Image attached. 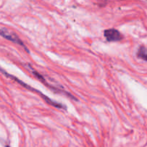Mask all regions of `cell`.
<instances>
[{
  "mask_svg": "<svg viewBox=\"0 0 147 147\" xmlns=\"http://www.w3.org/2000/svg\"><path fill=\"white\" fill-rule=\"evenodd\" d=\"M104 36L109 42L120 41L123 38V36L120 32L113 28L105 30Z\"/></svg>",
  "mask_w": 147,
  "mask_h": 147,
  "instance_id": "6da1fadb",
  "label": "cell"
},
{
  "mask_svg": "<svg viewBox=\"0 0 147 147\" xmlns=\"http://www.w3.org/2000/svg\"><path fill=\"white\" fill-rule=\"evenodd\" d=\"M0 35L2 36L3 37H4V38L7 39V40H10V41L13 42L17 43V44L20 45H21V46H22V47H24V48L26 49V47H25V46H24V43H23L21 41V40H20V39L19 38V37H17V35H15V34H11V33L9 32L5 31V30H0Z\"/></svg>",
  "mask_w": 147,
  "mask_h": 147,
  "instance_id": "7a4b0ae2",
  "label": "cell"
},
{
  "mask_svg": "<svg viewBox=\"0 0 147 147\" xmlns=\"http://www.w3.org/2000/svg\"><path fill=\"white\" fill-rule=\"evenodd\" d=\"M138 56L140 58H142L143 60L147 61V50L145 47H141L139 48V52H138Z\"/></svg>",
  "mask_w": 147,
  "mask_h": 147,
  "instance_id": "3957f363",
  "label": "cell"
}]
</instances>
